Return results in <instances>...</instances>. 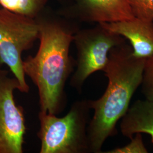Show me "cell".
I'll use <instances>...</instances> for the list:
<instances>
[{"instance_id": "6da1fadb", "label": "cell", "mask_w": 153, "mask_h": 153, "mask_svg": "<svg viewBox=\"0 0 153 153\" xmlns=\"http://www.w3.org/2000/svg\"><path fill=\"white\" fill-rule=\"evenodd\" d=\"M36 19L40 45L36 55L23 61V71L38 88L40 111L57 115L66 105V83L76 65L70 47L79 29L56 18Z\"/></svg>"}, {"instance_id": "5b68a950", "label": "cell", "mask_w": 153, "mask_h": 153, "mask_svg": "<svg viewBox=\"0 0 153 153\" xmlns=\"http://www.w3.org/2000/svg\"><path fill=\"white\" fill-rule=\"evenodd\" d=\"M73 42L77 52L76 69L69 84L81 93L86 80L95 72L103 71L108 61L109 51L125 43V39L98 23L94 27L78 30Z\"/></svg>"}, {"instance_id": "8fae6325", "label": "cell", "mask_w": 153, "mask_h": 153, "mask_svg": "<svg viewBox=\"0 0 153 153\" xmlns=\"http://www.w3.org/2000/svg\"><path fill=\"white\" fill-rule=\"evenodd\" d=\"M141 85L146 99L153 101V56L145 60Z\"/></svg>"}, {"instance_id": "4fadbf2b", "label": "cell", "mask_w": 153, "mask_h": 153, "mask_svg": "<svg viewBox=\"0 0 153 153\" xmlns=\"http://www.w3.org/2000/svg\"><path fill=\"white\" fill-rule=\"evenodd\" d=\"M132 137L131 141L123 147L117 148L105 152L106 153H147L146 148L142 140V133H136Z\"/></svg>"}, {"instance_id": "30bf717a", "label": "cell", "mask_w": 153, "mask_h": 153, "mask_svg": "<svg viewBox=\"0 0 153 153\" xmlns=\"http://www.w3.org/2000/svg\"><path fill=\"white\" fill-rule=\"evenodd\" d=\"M48 0H0L4 9L35 19L43 10Z\"/></svg>"}, {"instance_id": "52a82bcc", "label": "cell", "mask_w": 153, "mask_h": 153, "mask_svg": "<svg viewBox=\"0 0 153 153\" xmlns=\"http://www.w3.org/2000/svg\"><path fill=\"white\" fill-rule=\"evenodd\" d=\"M68 16L83 22L111 23L130 19L134 16L129 0H76Z\"/></svg>"}, {"instance_id": "7c38bea8", "label": "cell", "mask_w": 153, "mask_h": 153, "mask_svg": "<svg viewBox=\"0 0 153 153\" xmlns=\"http://www.w3.org/2000/svg\"><path fill=\"white\" fill-rule=\"evenodd\" d=\"M134 16L153 22V0H129Z\"/></svg>"}, {"instance_id": "5bb4252c", "label": "cell", "mask_w": 153, "mask_h": 153, "mask_svg": "<svg viewBox=\"0 0 153 153\" xmlns=\"http://www.w3.org/2000/svg\"><path fill=\"white\" fill-rule=\"evenodd\" d=\"M9 73V71H6V70H2V69H0V76L5 74V73Z\"/></svg>"}, {"instance_id": "277c9868", "label": "cell", "mask_w": 153, "mask_h": 153, "mask_svg": "<svg viewBox=\"0 0 153 153\" xmlns=\"http://www.w3.org/2000/svg\"><path fill=\"white\" fill-rule=\"evenodd\" d=\"M39 39L36 18H31L0 9V65L7 66L21 86V92L30 88L23 68L22 53L31 49Z\"/></svg>"}, {"instance_id": "7a4b0ae2", "label": "cell", "mask_w": 153, "mask_h": 153, "mask_svg": "<svg viewBox=\"0 0 153 153\" xmlns=\"http://www.w3.org/2000/svg\"><path fill=\"white\" fill-rule=\"evenodd\" d=\"M146 59L133 54L131 46L124 44L109 51L103 71L108 83L103 95L89 100L94 112L88 126L89 153H102L105 140L117 133L116 125L129 108L133 94L141 85Z\"/></svg>"}, {"instance_id": "3957f363", "label": "cell", "mask_w": 153, "mask_h": 153, "mask_svg": "<svg viewBox=\"0 0 153 153\" xmlns=\"http://www.w3.org/2000/svg\"><path fill=\"white\" fill-rule=\"evenodd\" d=\"M91 108L89 100L74 102L61 117L40 111V153H89L88 126Z\"/></svg>"}, {"instance_id": "8992f818", "label": "cell", "mask_w": 153, "mask_h": 153, "mask_svg": "<svg viewBox=\"0 0 153 153\" xmlns=\"http://www.w3.org/2000/svg\"><path fill=\"white\" fill-rule=\"evenodd\" d=\"M8 73L0 76V153H22L26 133L25 110L14 97L21 86Z\"/></svg>"}, {"instance_id": "ba28073f", "label": "cell", "mask_w": 153, "mask_h": 153, "mask_svg": "<svg viewBox=\"0 0 153 153\" xmlns=\"http://www.w3.org/2000/svg\"><path fill=\"white\" fill-rule=\"evenodd\" d=\"M100 24L111 32L128 40L135 56L147 59L153 56V22L134 16L130 19Z\"/></svg>"}, {"instance_id": "9c48e42d", "label": "cell", "mask_w": 153, "mask_h": 153, "mask_svg": "<svg viewBox=\"0 0 153 153\" xmlns=\"http://www.w3.org/2000/svg\"><path fill=\"white\" fill-rule=\"evenodd\" d=\"M121 134L131 139L136 133L150 136L153 143V101L137 100L121 118Z\"/></svg>"}]
</instances>
